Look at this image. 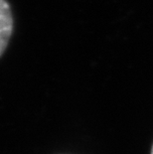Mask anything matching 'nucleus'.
<instances>
[{
  "mask_svg": "<svg viewBox=\"0 0 153 154\" xmlns=\"http://www.w3.org/2000/svg\"><path fill=\"white\" fill-rule=\"evenodd\" d=\"M13 30V18L10 6L6 0H0V57L7 47Z\"/></svg>",
  "mask_w": 153,
  "mask_h": 154,
  "instance_id": "obj_1",
  "label": "nucleus"
},
{
  "mask_svg": "<svg viewBox=\"0 0 153 154\" xmlns=\"http://www.w3.org/2000/svg\"><path fill=\"white\" fill-rule=\"evenodd\" d=\"M151 154H153V145H152V149H151Z\"/></svg>",
  "mask_w": 153,
  "mask_h": 154,
  "instance_id": "obj_2",
  "label": "nucleus"
}]
</instances>
